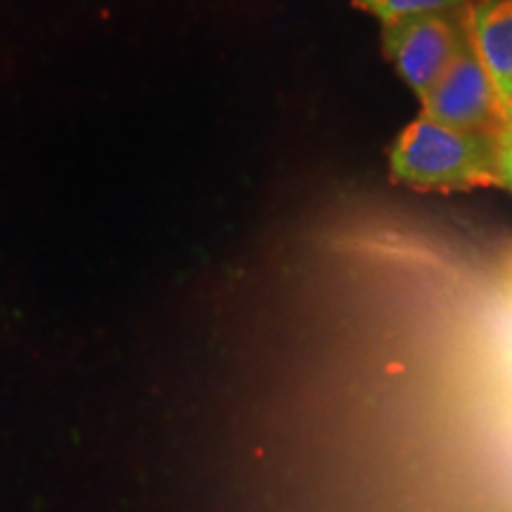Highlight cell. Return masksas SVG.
<instances>
[{
	"mask_svg": "<svg viewBox=\"0 0 512 512\" xmlns=\"http://www.w3.org/2000/svg\"><path fill=\"white\" fill-rule=\"evenodd\" d=\"M389 174L392 181L425 192L501 188L496 136L456 131L420 114L389 150Z\"/></svg>",
	"mask_w": 512,
	"mask_h": 512,
	"instance_id": "6da1fadb",
	"label": "cell"
},
{
	"mask_svg": "<svg viewBox=\"0 0 512 512\" xmlns=\"http://www.w3.org/2000/svg\"><path fill=\"white\" fill-rule=\"evenodd\" d=\"M465 41L463 12L460 17L456 12L415 15L382 27L384 55L420 100L451 67Z\"/></svg>",
	"mask_w": 512,
	"mask_h": 512,
	"instance_id": "7a4b0ae2",
	"label": "cell"
},
{
	"mask_svg": "<svg viewBox=\"0 0 512 512\" xmlns=\"http://www.w3.org/2000/svg\"><path fill=\"white\" fill-rule=\"evenodd\" d=\"M422 117L439 121L448 128L467 133L496 136L508 124L484 64L472 48L470 38L456 60L446 69L434 88L420 100Z\"/></svg>",
	"mask_w": 512,
	"mask_h": 512,
	"instance_id": "3957f363",
	"label": "cell"
},
{
	"mask_svg": "<svg viewBox=\"0 0 512 512\" xmlns=\"http://www.w3.org/2000/svg\"><path fill=\"white\" fill-rule=\"evenodd\" d=\"M463 24L508 119L512 110V0H475L463 10Z\"/></svg>",
	"mask_w": 512,
	"mask_h": 512,
	"instance_id": "277c9868",
	"label": "cell"
},
{
	"mask_svg": "<svg viewBox=\"0 0 512 512\" xmlns=\"http://www.w3.org/2000/svg\"><path fill=\"white\" fill-rule=\"evenodd\" d=\"M475 0H354L358 10L373 15L377 22L392 24L415 15H444V12H463Z\"/></svg>",
	"mask_w": 512,
	"mask_h": 512,
	"instance_id": "5b68a950",
	"label": "cell"
},
{
	"mask_svg": "<svg viewBox=\"0 0 512 512\" xmlns=\"http://www.w3.org/2000/svg\"><path fill=\"white\" fill-rule=\"evenodd\" d=\"M496 166L501 188L512 192V124H505L496 133Z\"/></svg>",
	"mask_w": 512,
	"mask_h": 512,
	"instance_id": "8992f818",
	"label": "cell"
},
{
	"mask_svg": "<svg viewBox=\"0 0 512 512\" xmlns=\"http://www.w3.org/2000/svg\"><path fill=\"white\" fill-rule=\"evenodd\" d=\"M508 124H512V110L508 112Z\"/></svg>",
	"mask_w": 512,
	"mask_h": 512,
	"instance_id": "52a82bcc",
	"label": "cell"
}]
</instances>
